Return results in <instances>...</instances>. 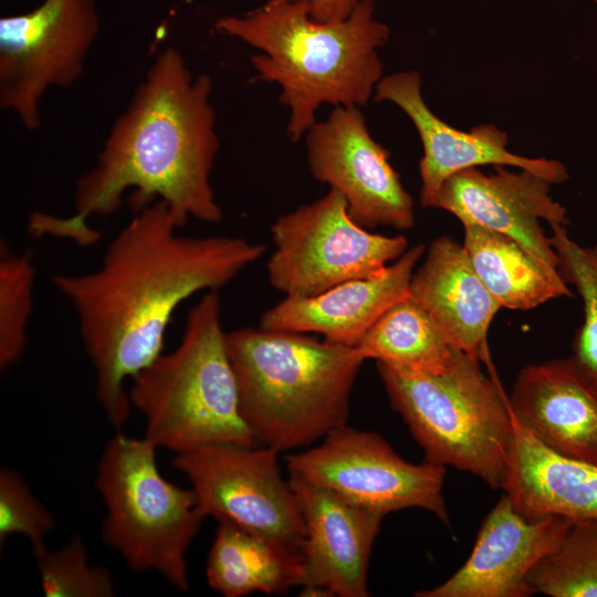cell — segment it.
I'll use <instances>...</instances> for the list:
<instances>
[{"label": "cell", "mask_w": 597, "mask_h": 597, "mask_svg": "<svg viewBox=\"0 0 597 597\" xmlns=\"http://www.w3.org/2000/svg\"><path fill=\"white\" fill-rule=\"evenodd\" d=\"M463 227L472 265L502 307L526 311L573 295L558 270L545 266L514 239L478 224Z\"/></svg>", "instance_id": "7402d4cb"}, {"label": "cell", "mask_w": 597, "mask_h": 597, "mask_svg": "<svg viewBox=\"0 0 597 597\" xmlns=\"http://www.w3.org/2000/svg\"><path fill=\"white\" fill-rule=\"evenodd\" d=\"M573 520L526 519L503 493L489 512L467 562L446 582L417 597H528V575L563 538Z\"/></svg>", "instance_id": "2e32d148"}, {"label": "cell", "mask_w": 597, "mask_h": 597, "mask_svg": "<svg viewBox=\"0 0 597 597\" xmlns=\"http://www.w3.org/2000/svg\"><path fill=\"white\" fill-rule=\"evenodd\" d=\"M503 167L494 166L496 172L492 175L478 168L452 175L441 186L432 208L452 213L462 224H478L507 235L545 266L558 270L557 254L540 221L567 227L566 208L551 197L552 184L544 178Z\"/></svg>", "instance_id": "5bb4252c"}, {"label": "cell", "mask_w": 597, "mask_h": 597, "mask_svg": "<svg viewBox=\"0 0 597 597\" xmlns=\"http://www.w3.org/2000/svg\"><path fill=\"white\" fill-rule=\"evenodd\" d=\"M409 296L454 347L490 363L488 332L502 306L479 277L463 244L448 235L436 238L413 272Z\"/></svg>", "instance_id": "d6986e66"}, {"label": "cell", "mask_w": 597, "mask_h": 597, "mask_svg": "<svg viewBox=\"0 0 597 597\" xmlns=\"http://www.w3.org/2000/svg\"><path fill=\"white\" fill-rule=\"evenodd\" d=\"M211 88L210 76L193 77L176 49L160 52L115 122L95 166L77 180L74 213L33 212L30 233L93 244L100 233L88 219L113 214L129 189L135 211L161 200L180 228L189 219L219 222L223 212L210 180L219 150Z\"/></svg>", "instance_id": "7a4b0ae2"}, {"label": "cell", "mask_w": 597, "mask_h": 597, "mask_svg": "<svg viewBox=\"0 0 597 597\" xmlns=\"http://www.w3.org/2000/svg\"><path fill=\"white\" fill-rule=\"evenodd\" d=\"M98 30L94 0H42L30 11L2 17L1 108L14 113L24 128H39L44 94L81 76Z\"/></svg>", "instance_id": "30bf717a"}, {"label": "cell", "mask_w": 597, "mask_h": 597, "mask_svg": "<svg viewBox=\"0 0 597 597\" xmlns=\"http://www.w3.org/2000/svg\"><path fill=\"white\" fill-rule=\"evenodd\" d=\"M216 28L261 51L250 57L256 80L276 83L289 107L287 132L298 140L316 123L322 104L360 107L381 80L378 49L390 35L375 18L374 0L342 21L314 20L303 0H265L242 15H226Z\"/></svg>", "instance_id": "3957f363"}, {"label": "cell", "mask_w": 597, "mask_h": 597, "mask_svg": "<svg viewBox=\"0 0 597 597\" xmlns=\"http://www.w3.org/2000/svg\"><path fill=\"white\" fill-rule=\"evenodd\" d=\"M227 347L241 415L258 444L294 451L347 425L365 362L355 346L243 327L227 333Z\"/></svg>", "instance_id": "277c9868"}, {"label": "cell", "mask_w": 597, "mask_h": 597, "mask_svg": "<svg viewBox=\"0 0 597 597\" xmlns=\"http://www.w3.org/2000/svg\"><path fill=\"white\" fill-rule=\"evenodd\" d=\"M551 227L558 271L567 284L576 287L583 302V323L575 332L567 359L597 398V245L578 244L568 235L566 226Z\"/></svg>", "instance_id": "cb8c5ba5"}, {"label": "cell", "mask_w": 597, "mask_h": 597, "mask_svg": "<svg viewBox=\"0 0 597 597\" xmlns=\"http://www.w3.org/2000/svg\"><path fill=\"white\" fill-rule=\"evenodd\" d=\"M392 408L433 464L470 472L502 488L514 422L498 381L455 348L448 368L411 374L376 363Z\"/></svg>", "instance_id": "8992f818"}, {"label": "cell", "mask_w": 597, "mask_h": 597, "mask_svg": "<svg viewBox=\"0 0 597 597\" xmlns=\"http://www.w3.org/2000/svg\"><path fill=\"white\" fill-rule=\"evenodd\" d=\"M513 419V418H512ZM504 493L526 519H597V465L562 455L514 420Z\"/></svg>", "instance_id": "ffe728a7"}, {"label": "cell", "mask_w": 597, "mask_h": 597, "mask_svg": "<svg viewBox=\"0 0 597 597\" xmlns=\"http://www.w3.org/2000/svg\"><path fill=\"white\" fill-rule=\"evenodd\" d=\"M311 17L321 22L342 21L366 0H303Z\"/></svg>", "instance_id": "f1b7e54d"}, {"label": "cell", "mask_w": 597, "mask_h": 597, "mask_svg": "<svg viewBox=\"0 0 597 597\" xmlns=\"http://www.w3.org/2000/svg\"><path fill=\"white\" fill-rule=\"evenodd\" d=\"M363 358L400 371L440 374L454 347L429 313L410 296L387 310L355 345Z\"/></svg>", "instance_id": "603a6c76"}, {"label": "cell", "mask_w": 597, "mask_h": 597, "mask_svg": "<svg viewBox=\"0 0 597 597\" xmlns=\"http://www.w3.org/2000/svg\"><path fill=\"white\" fill-rule=\"evenodd\" d=\"M269 283L285 296L308 297L341 283L381 273L408 250L404 235L370 232L349 214L336 190L279 217Z\"/></svg>", "instance_id": "ba28073f"}, {"label": "cell", "mask_w": 597, "mask_h": 597, "mask_svg": "<svg viewBox=\"0 0 597 597\" xmlns=\"http://www.w3.org/2000/svg\"><path fill=\"white\" fill-rule=\"evenodd\" d=\"M375 100L396 104L419 134L423 148L419 161L422 207H433L441 186L452 175L484 165L525 169L552 185L568 178L566 167L558 160L528 158L509 151L506 133L492 124L464 132L443 122L422 98L421 78L415 71L381 77L375 88Z\"/></svg>", "instance_id": "4fadbf2b"}, {"label": "cell", "mask_w": 597, "mask_h": 597, "mask_svg": "<svg viewBox=\"0 0 597 597\" xmlns=\"http://www.w3.org/2000/svg\"><path fill=\"white\" fill-rule=\"evenodd\" d=\"M507 402L513 420L542 444L597 465V398L567 358L522 368Z\"/></svg>", "instance_id": "ac0fdd59"}, {"label": "cell", "mask_w": 597, "mask_h": 597, "mask_svg": "<svg viewBox=\"0 0 597 597\" xmlns=\"http://www.w3.org/2000/svg\"><path fill=\"white\" fill-rule=\"evenodd\" d=\"M305 142L312 176L345 198L357 223L366 229L413 227V200L359 107L336 106L307 130Z\"/></svg>", "instance_id": "7c38bea8"}, {"label": "cell", "mask_w": 597, "mask_h": 597, "mask_svg": "<svg viewBox=\"0 0 597 597\" xmlns=\"http://www.w3.org/2000/svg\"><path fill=\"white\" fill-rule=\"evenodd\" d=\"M302 555L229 521H218L206 567L224 597L283 594L301 584Z\"/></svg>", "instance_id": "44dd1931"}, {"label": "cell", "mask_w": 597, "mask_h": 597, "mask_svg": "<svg viewBox=\"0 0 597 597\" xmlns=\"http://www.w3.org/2000/svg\"><path fill=\"white\" fill-rule=\"evenodd\" d=\"M426 254L417 244L381 273L335 285L308 297L285 296L260 317L259 327L303 334L355 346L394 304L409 296L415 269Z\"/></svg>", "instance_id": "e0dca14e"}, {"label": "cell", "mask_w": 597, "mask_h": 597, "mask_svg": "<svg viewBox=\"0 0 597 597\" xmlns=\"http://www.w3.org/2000/svg\"><path fill=\"white\" fill-rule=\"evenodd\" d=\"M595 3L597 4V0H595Z\"/></svg>", "instance_id": "f546056e"}, {"label": "cell", "mask_w": 597, "mask_h": 597, "mask_svg": "<svg viewBox=\"0 0 597 597\" xmlns=\"http://www.w3.org/2000/svg\"><path fill=\"white\" fill-rule=\"evenodd\" d=\"M221 316L218 291L205 292L178 346L132 378L130 404L157 448L180 454L211 444L259 446L241 415Z\"/></svg>", "instance_id": "5b68a950"}, {"label": "cell", "mask_w": 597, "mask_h": 597, "mask_svg": "<svg viewBox=\"0 0 597 597\" xmlns=\"http://www.w3.org/2000/svg\"><path fill=\"white\" fill-rule=\"evenodd\" d=\"M268 446L221 443L176 454L172 464L195 491L205 516L229 521L302 555L304 517Z\"/></svg>", "instance_id": "8fae6325"}, {"label": "cell", "mask_w": 597, "mask_h": 597, "mask_svg": "<svg viewBox=\"0 0 597 597\" xmlns=\"http://www.w3.org/2000/svg\"><path fill=\"white\" fill-rule=\"evenodd\" d=\"M290 475L323 486L348 502L385 516L418 507L443 523L446 467L402 459L378 433L347 425L314 448L285 455Z\"/></svg>", "instance_id": "9c48e42d"}, {"label": "cell", "mask_w": 597, "mask_h": 597, "mask_svg": "<svg viewBox=\"0 0 597 597\" xmlns=\"http://www.w3.org/2000/svg\"><path fill=\"white\" fill-rule=\"evenodd\" d=\"M306 536L302 549L304 595L367 597V574L383 515L333 491L290 475Z\"/></svg>", "instance_id": "9a60e30c"}, {"label": "cell", "mask_w": 597, "mask_h": 597, "mask_svg": "<svg viewBox=\"0 0 597 597\" xmlns=\"http://www.w3.org/2000/svg\"><path fill=\"white\" fill-rule=\"evenodd\" d=\"M533 593L597 597V519L572 521L557 546L528 575Z\"/></svg>", "instance_id": "d4e9b609"}, {"label": "cell", "mask_w": 597, "mask_h": 597, "mask_svg": "<svg viewBox=\"0 0 597 597\" xmlns=\"http://www.w3.org/2000/svg\"><path fill=\"white\" fill-rule=\"evenodd\" d=\"M156 448L121 433L107 442L96 476L106 507L102 537L132 570L156 572L188 590L186 552L206 516L192 489L160 474Z\"/></svg>", "instance_id": "52a82bcc"}, {"label": "cell", "mask_w": 597, "mask_h": 597, "mask_svg": "<svg viewBox=\"0 0 597 597\" xmlns=\"http://www.w3.org/2000/svg\"><path fill=\"white\" fill-rule=\"evenodd\" d=\"M55 526L52 514L34 498L23 479L14 471L0 472V543L12 534L24 535L34 556L48 551L45 536Z\"/></svg>", "instance_id": "83f0119b"}, {"label": "cell", "mask_w": 597, "mask_h": 597, "mask_svg": "<svg viewBox=\"0 0 597 597\" xmlns=\"http://www.w3.org/2000/svg\"><path fill=\"white\" fill-rule=\"evenodd\" d=\"M36 271L31 253L12 252L0 243V368L17 364L28 345Z\"/></svg>", "instance_id": "484cf974"}, {"label": "cell", "mask_w": 597, "mask_h": 597, "mask_svg": "<svg viewBox=\"0 0 597 597\" xmlns=\"http://www.w3.org/2000/svg\"><path fill=\"white\" fill-rule=\"evenodd\" d=\"M180 229L167 205L155 200L135 211L94 271L52 279L75 312L96 398L115 428L130 413L126 379L164 353L178 306L220 290L265 253V245L242 237H192Z\"/></svg>", "instance_id": "6da1fadb"}, {"label": "cell", "mask_w": 597, "mask_h": 597, "mask_svg": "<svg viewBox=\"0 0 597 597\" xmlns=\"http://www.w3.org/2000/svg\"><path fill=\"white\" fill-rule=\"evenodd\" d=\"M41 586L46 597H111L116 593L112 574L92 566L80 537L64 547L35 557Z\"/></svg>", "instance_id": "4316f807"}]
</instances>
